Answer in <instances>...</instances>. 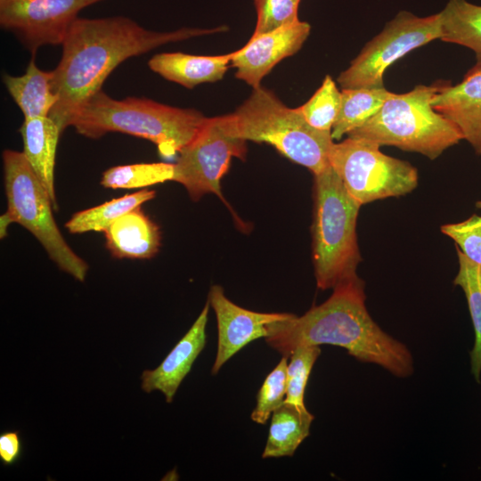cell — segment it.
<instances>
[{
    "mask_svg": "<svg viewBox=\"0 0 481 481\" xmlns=\"http://www.w3.org/2000/svg\"><path fill=\"white\" fill-rule=\"evenodd\" d=\"M183 28L158 32L145 29L122 16L77 18L62 42V55L53 70V90L58 97L48 117L62 133L73 116L96 93L107 77L126 59L143 54L162 45L219 32Z\"/></svg>",
    "mask_w": 481,
    "mask_h": 481,
    "instance_id": "obj_1",
    "label": "cell"
},
{
    "mask_svg": "<svg viewBox=\"0 0 481 481\" xmlns=\"http://www.w3.org/2000/svg\"><path fill=\"white\" fill-rule=\"evenodd\" d=\"M364 283L356 277L333 288L322 304L301 316L293 314L270 325L265 342L282 356L298 346L332 345L363 363L381 366L398 378L413 373L408 347L386 333L365 306Z\"/></svg>",
    "mask_w": 481,
    "mask_h": 481,
    "instance_id": "obj_2",
    "label": "cell"
},
{
    "mask_svg": "<svg viewBox=\"0 0 481 481\" xmlns=\"http://www.w3.org/2000/svg\"><path fill=\"white\" fill-rule=\"evenodd\" d=\"M207 119L196 110L147 98L115 100L102 89L77 110L69 126L92 139L110 132L141 137L155 143L162 158L171 159L196 136Z\"/></svg>",
    "mask_w": 481,
    "mask_h": 481,
    "instance_id": "obj_3",
    "label": "cell"
},
{
    "mask_svg": "<svg viewBox=\"0 0 481 481\" xmlns=\"http://www.w3.org/2000/svg\"><path fill=\"white\" fill-rule=\"evenodd\" d=\"M220 122L231 136L266 143L313 175L330 166L329 154L334 143L331 132L314 128L298 109L287 107L261 86L253 88L234 112L220 116Z\"/></svg>",
    "mask_w": 481,
    "mask_h": 481,
    "instance_id": "obj_4",
    "label": "cell"
},
{
    "mask_svg": "<svg viewBox=\"0 0 481 481\" xmlns=\"http://www.w3.org/2000/svg\"><path fill=\"white\" fill-rule=\"evenodd\" d=\"M312 257L316 285L333 289L357 276L356 223L362 207L331 166L314 175Z\"/></svg>",
    "mask_w": 481,
    "mask_h": 481,
    "instance_id": "obj_5",
    "label": "cell"
},
{
    "mask_svg": "<svg viewBox=\"0 0 481 481\" xmlns=\"http://www.w3.org/2000/svg\"><path fill=\"white\" fill-rule=\"evenodd\" d=\"M442 86L418 85L405 94L393 93L374 116L347 136L436 159L463 140L457 126L432 107Z\"/></svg>",
    "mask_w": 481,
    "mask_h": 481,
    "instance_id": "obj_6",
    "label": "cell"
},
{
    "mask_svg": "<svg viewBox=\"0 0 481 481\" xmlns=\"http://www.w3.org/2000/svg\"><path fill=\"white\" fill-rule=\"evenodd\" d=\"M3 162L7 210L0 218L1 238L10 224L18 223L37 239L61 271L84 281L88 265L65 241L53 215V202L23 152L5 150Z\"/></svg>",
    "mask_w": 481,
    "mask_h": 481,
    "instance_id": "obj_7",
    "label": "cell"
},
{
    "mask_svg": "<svg viewBox=\"0 0 481 481\" xmlns=\"http://www.w3.org/2000/svg\"><path fill=\"white\" fill-rule=\"evenodd\" d=\"M372 141L347 136L331 146L330 164L347 192L360 204L400 197L418 185L415 167L387 156Z\"/></svg>",
    "mask_w": 481,
    "mask_h": 481,
    "instance_id": "obj_8",
    "label": "cell"
},
{
    "mask_svg": "<svg viewBox=\"0 0 481 481\" xmlns=\"http://www.w3.org/2000/svg\"><path fill=\"white\" fill-rule=\"evenodd\" d=\"M441 37L440 12L419 17L401 11L364 45L349 67L339 74L338 82L342 89L384 87L383 77L389 66Z\"/></svg>",
    "mask_w": 481,
    "mask_h": 481,
    "instance_id": "obj_9",
    "label": "cell"
},
{
    "mask_svg": "<svg viewBox=\"0 0 481 481\" xmlns=\"http://www.w3.org/2000/svg\"><path fill=\"white\" fill-rule=\"evenodd\" d=\"M246 142L228 135L220 117L208 118L196 136L179 152L172 181L181 183L194 201L214 193L225 202L221 179L232 158L245 159Z\"/></svg>",
    "mask_w": 481,
    "mask_h": 481,
    "instance_id": "obj_10",
    "label": "cell"
},
{
    "mask_svg": "<svg viewBox=\"0 0 481 481\" xmlns=\"http://www.w3.org/2000/svg\"><path fill=\"white\" fill-rule=\"evenodd\" d=\"M103 0H0V24L33 55L45 45H61L78 12Z\"/></svg>",
    "mask_w": 481,
    "mask_h": 481,
    "instance_id": "obj_11",
    "label": "cell"
},
{
    "mask_svg": "<svg viewBox=\"0 0 481 481\" xmlns=\"http://www.w3.org/2000/svg\"><path fill=\"white\" fill-rule=\"evenodd\" d=\"M208 301L215 312L217 323V350L211 369L212 374H216L245 346L267 337L272 323L293 315L289 313H259L245 309L232 302L220 285L210 288Z\"/></svg>",
    "mask_w": 481,
    "mask_h": 481,
    "instance_id": "obj_12",
    "label": "cell"
},
{
    "mask_svg": "<svg viewBox=\"0 0 481 481\" xmlns=\"http://www.w3.org/2000/svg\"><path fill=\"white\" fill-rule=\"evenodd\" d=\"M311 26L297 21L258 36H251L240 49L232 53L231 64L235 76L256 88L262 79L283 59L296 53L308 37Z\"/></svg>",
    "mask_w": 481,
    "mask_h": 481,
    "instance_id": "obj_13",
    "label": "cell"
},
{
    "mask_svg": "<svg viewBox=\"0 0 481 481\" xmlns=\"http://www.w3.org/2000/svg\"><path fill=\"white\" fill-rule=\"evenodd\" d=\"M209 307L207 301L190 330L156 369L143 371L141 378L142 389L144 392L159 390L165 395L167 403L173 401L180 384L205 347Z\"/></svg>",
    "mask_w": 481,
    "mask_h": 481,
    "instance_id": "obj_14",
    "label": "cell"
},
{
    "mask_svg": "<svg viewBox=\"0 0 481 481\" xmlns=\"http://www.w3.org/2000/svg\"><path fill=\"white\" fill-rule=\"evenodd\" d=\"M431 104L457 126L463 140L481 155V69L471 68L455 86L443 84Z\"/></svg>",
    "mask_w": 481,
    "mask_h": 481,
    "instance_id": "obj_15",
    "label": "cell"
},
{
    "mask_svg": "<svg viewBox=\"0 0 481 481\" xmlns=\"http://www.w3.org/2000/svg\"><path fill=\"white\" fill-rule=\"evenodd\" d=\"M103 232L106 248L116 258L148 259L161 245L159 225L141 208L123 215Z\"/></svg>",
    "mask_w": 481,
    "mask_h": 481,
    "instance_id": "obj_16",
    "label": "cell"
},
{
    "mask_svg": "<svg viewBox=\"0 0 481 481\" xmlns=\"http://www.w3.org/2000/svg\"><path fill=\"white\" fill-rule=\"evenodd\" d=\"M231 60L232 53L221 55L162 53L152 56L148 66L167 80L192 89L200 84L222 79Z\"/></svg>",
    "mask_w": 481,
    "mask_h": 481,
    "instance_id": "obj_17",
    "label": "cell"
},
{
    "mask_svg": "<svg viewBox=\"0 0 481 481\" xmlns=\"http://www.w3.org/2000/svg\"><path fill=\"white\" fill-rule=\"evenodd\" d=\"M23 154L57 209L54 167L57 143L61 132L50 117L28 118L20 128Z\"/></svg>",
    "mask_w": 481,
    "mask_h": 481,
    "instance_id": "obj_18",
    "label": "cell"
},
{
    "mask_svg": "<svg viewBox=\"0 0 481 481\" xmlns=\"http://www.w3.org/2000/svg\"><path fill=\"white\" fill-rule=\"evenodd\" d=\"M53 77V71L37 68L34 59L29 61L22 76H4V84L21 110L24 118L49 116L58 101L52 86Z\"/></svg>",
    "mask_w": 481,
    "mask_h": 481,
    "instance_id": "obj_19",
    "label": "cell"
},
{
    "mask_svg": "<svg viewBox=\"0 0 481 481\" xmlns=\"http://www.w3.org/2000/svg\"><path fill=\"white\" fill-rule=\"evenodd\" d=\"M314 415L306 407L284 402L271 418L267 441L262 458L292 456L309 436Z\"/></svg>",
    "mask_w": 481,
    "mask_h": 481,
    "instance_id": "obj_20",
    "label": "cell"
},
{
    "mask_svg": "<svg viewBox=\"0 0 481 481\" xmlns=\"http://www.w3.org/2000/svg\"><path fill=\"white\" fill-rule=\"evenodd\" d=\"M441 15V40L461 45L476 54L473 69H481V5L449 0Z\"/></svg>",
    "mask_w": 481,
    "mask_h": 481,
    "instance_id": "obj_21",
    "label": "cell"
},
{
    "mask_svg": "<svg viewBox=\"0 0 481 481\" xmlns=\"http://www.w3.org/2000/svg\"><path fill=\"white\" fill-rule=\"evenodd\" d=\"M393 94L385 87L341 90V107L331 129L333 140H340L374 116Z\"/></svg>",
    "mask_w": 481,
    "mask_h": 481,
    "instance_id": "obj_22",
    "label": "cell"
},
{
    "mask_svg": "<svg viewBox=\"0 0 481 481\" xmlns=\"http://www.w3.org/2000/svg\"><path fill=\"white\" fill-rule=\"evenodd\" d=\"M154 191L143 189L139 192L113 199L99 206L75 213L65 224L72 234L87 232H104L123 215L141 208L142 204L154 199Z\"/></svg>",
    "mask_w": 481,
    "mask_h": 481,
    "instance_id": "obj_23",
    "label": "cell"
},
{
    "mask_svg": "<svg viewBox=\"0 0 481 481\" xmlns=\"http://www.w3.org/2000/svg\"><path fill=\"white\" fill-rule=\"evenodd\" d=\"M459 271L453 283L460 286L466 296L475 331V344L470 351L471 373L479 382L481 372V265L469 259L456 247Z\"/></svg>",
    "mask_w": 481,
    "mask_h": 481,
    "instance_id": "obj_24",
    "label": "cell"
},
{
    "mask_svg": "<svg viewBox=\"0 0 481 481\" xmlns=\"http://www.w3.org/2000/svg\"><path fill=\"white\" fill-rule=\"evenodd\" d=\"M175 164L167 162L116 166L107 169L101 184L110 189H137L172 181Z\"/></svg>",
    "mask_w": 481,
    "mask_h": 481,
    "instance_id": "obj_25",
    "label": "cell"
},
{
    "mask_svg": "<svg viewBox=\"0 0 481 481\" xmlns=\"http://www.w3.org/2000/svg\"><path fill=\"white\" fill-rule=\"evenodd\" d=\"M341 107V91L330 75L312 97L297 108L309 125L314 128L331 132Z\"/></svg>",
    "mask_w": 481,
    "mask_h": 481,
    "instance_id": "obj_26",
    "label": "cell"
},
{
    "mask_svg": "<svg viewBox=\"0 0 481 481\" xmlns=\"http://www.w3.org/2000/svg\"><path fill=\"white\" fill-rule=\"evenodd\" d=\"M288 356H282L276 367L265 377L257 395L251 420L265 424L273 412L284 403L287 394Z\"/></svg>",
    "mask_w": 481,
    "mask_h": 481,
    "instance_id": "obj_27",
    "label": "cell"
},
{
    "mask_svg": "<svg viewBox=\"0 0 481 481\" xmlns=\"http://www.w3.org/2000/svg\"><path fill=\"white\" fill-rule=\"evenodd\" d=\"M321 355L319 346H302L289 355L287 394L284 402L305 407V391L314 363Z\"/></svg>",
    "mask_w": 481,
    "mask_h": 481,
    "instance_id": "obj_28",
    "label": "cell"
},
{
    "mask_svg": "<svg viewBox=\"0 0 481 481\" xmlns=\"http://www.w3.org/2000/svg\"><path fill=\"white\" fill-rule=\"evenodd\" d=\"M300 0H254L257 24L252 36L277 29L298 20Z\"/></svg>",
    "mask_w": 481,
    "mask_h": 481,
    "instance_id": "obj_29",
    "label": "cell"
},
{
    "mask_svg": "<svg viewBox=\"0 0 481 481\" xmlns=\"http://www.w3.org/2000/svg\"><path fill=\"white\" fill-rule=\"evenodd\" d=\"M440 230L469 259L481 265V216L474 214L464 221L443 224Z\"/></svg>",
    "mask_w": 481,
    "mask_h": 481,
    "instance_id": "obj_30",
    "label": "cell"
},
{
    "mask_svg": "<svg viewBox=\"0 0 481 481\" xmlns=\"http://www.w3.org/2000/svg\"><path fill=\"white\" fill-rule=\"evenodd\" d=\"M22 441L18 430L0 434V461L4 466L16 463L22 455Z\"/></svg>",
    "mask_w": 481,
    "mask_h": 481,
    "instance_id": "obj_31",
    "label": "cell"
},
{
    "mask_svg": "<svg viewBox=\"0 0 481 481\" xmlns=\"http://www.w3.org/2000/svg\"><path fill=\"white\" fill-rule=\"evenodd\" d=\"M476 207L481 208V200L476 202Z\"/></svg>",
    "mask_w": 481,
    "mask_h": 481,
    "instance_id": "obj_32",
    "label": "cell"
}]
</instances>
